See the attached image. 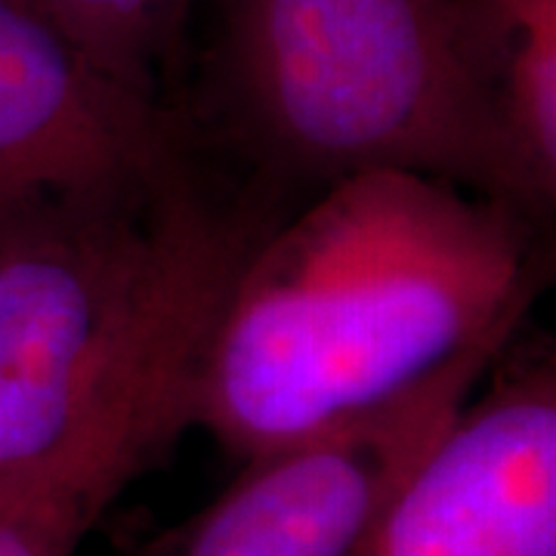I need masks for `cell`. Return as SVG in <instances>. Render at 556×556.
<instances>
[{"instance_id": "obj_3", "label": "cell", "mask_w": 556, "mask_h": 556, "mask_svg": "<svg viewBox=\"0 0 556 556\" xmlns=\"http://www.w3.org/2000/svg\"><path fill=\"white\" fill-rule=\"evenodd\" d=\"M273 223L189 152L164 177L0 236V510L65 455L177 309Z\"/></svg>"}, {"instance_id": "obj_5", "label": "cell", "mask_w": 556, "mask_h": 556, "mask_svg": "<svg viewBox=\"0 0 556 556\" xmlns=\"http://www.w3.org/2000/svg\"><path fill=\"white\" fill-rule=\"evenodd\" d=\"M189 152L179 109L109 78L35 0H0V236L152 182Z\"/></svg>"}, {"instance_id": "obj_6", "label": "cell", "mask_w": 556, "mask_h": 556, "mask_svg": "<svg viewBox=\"0 0 556 556\" xmlns=\"http://www.w3.org/2000/svg\"><path fill=\"white\" fill-rule=\"evenodd\" d=\"M350 556H556V365L507 358Z\"/></svg>"}, {"instance_id": "obj_8", "label": "cell", "mask_w": 556, "mask_h": 556, "mask_svg": "<svg viewBox=\"0 0 556 556\" xmlns=\"http://www.w3.org/2000/svg\"><path fill=\"white\" fill-rule=\"evenodd\" d=\"M501 134L544 214L556 199V0H457Z\"/></svg>"}, {"instance_id": "obj_2", "label": "cell", "mask_w": 556, "mask_h": 556, "mask_svg": "<svg viewBox=\"0 0 556 556\" xmlns=\"http://www.w3.org/2000/svg\"><path fill=\"white\" fill-rule=\"evenodd\" d=\"M201 7V118L263 192L412 170L544 223L479 78L457 0Z\"/></svg>"}, {"instance_id": "obj_1", "label": "cell", "mask_w": 556, "mask_h": 556, "mask_svg": "<svg viewBox=\"0 0 556 556\" xmlns=\"http://www.w3.org/2000/svg\"><path fill=\"white\" fill-rule=\"evenodd\" d=\"M551 269L541 219L448 179L365 170L269 223L201 346L192 427L239 460L408 393L510 340Z\"/></svg>"}, {"instance_id": "obj_7", "label": "cell", "mask_w": 556, "mask_h": 556, "mask_svg": "<svg viewBox=\"0 0 556 556\" xmlns=\"http://www.w3.org/2000/svg\"><path fill=\"white\" fill-rule=\"evenodd\" d=\"M219 291L170 318L93 420L0 510V556H75L112 501L192 427V390Z\"/></svg>"}, {"instance_id": "obj_9", "label": "cell", "mask_w": 556, "mask_h": 556, "mask_svg": "<svg viewBox=\"0 0 556 556\" xmlns=\"http://www.w3.org/2000/svg\"><path fill=\"white\" fill-rule=\"evenodd\" d=\"M121 87L174 105L189 31L204 0H35Z\"/></svg>"}, {"instance_id": "obj_4", "label": "cell", "mask_w": 556, "mask_h": 556, "mask_svg": "<svg viewBox=\"0 0 556 556\" xmlns=\"http://www.w3.org/2000/svg\"><path fill=\"white\" fill-rule=\"evenodd\" d=\"M507 343H479L375 412L241 460L207 507L121 556H350Z\"/></svg>"}]
</instances>
